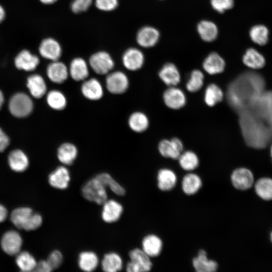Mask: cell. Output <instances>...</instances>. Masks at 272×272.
<instances>
[{"instance_id": "6da1fadb", "label": "cell", "mask_w": 272, "mask_h": 272, "mask_svg": "<svg viewBox=\"0 0 272 272\" xmlns=\"http://www.w3.org/2000/svg\"><path fill=\"white\" fill-rule=\"evenodd\" d=\"M257 92L236 107L248 109L241 112V127L248 144L262 148L272 140V91Z\"/></svg>"}, {"instance_id": "7a4b0ae2", "label": "cell", "mask_w": 272, "mask_h": 272, "mask_svg": "<svg viewBox=\"0 0 272 272\" xmlns=\"http://www.w3.org/2000/svg\"><path fill=\"white\" fill-rule=\"evenodd\" d=\"M10 219L18 229L26 231L34 230L41 226L42 217L40 214L33 212L28 207H21L15 209L11 213Z\"/></svg>"}, {"instance_id": "3957f363", "label": "cell", "mask_w": 272, "mask_h": 272, "mask_svg": "<svg viewBox=\"0 0 272 272\" xmlns=\"http://www.w3.org/2000/svg\"><path fill=\"white\" fill-rule=\"evenodd\" d=\"M81 194L86 200L99 205H102L108 199L106 187L95 176L84 184Z\"/></svg>"}, {"instance_id": "277c9868", "label": "cell", "mask_w": 272, "mask_h": 272, "mask_svg": "<svg viewBox=\"0 0 272 272\" xmlns=\"http://www.w3.org/2000/svg\"><path fill=\"white\" fill-rule=\"evenodd\" d=\"M129 80L124 72L111 71L106 75L105 86L107 91L113 95L125 93L129 87Z\"/></svg>"}, {"instance_id": "5b68a950", "label": "cell", "mask_w": 272, "mask_h": 272, "mask_svg": "<svg viewBox=\"0 0 272 272\" xmlns=\"http://www.w3.org/2000/svg\"><path fill=\"white\" fill-rule=\"evenodd\" d=\"M130 260L126 265L128 272H143L151 270L152 262L149 257L142 249L135 248L128 252Z\"/></svg>"}, {"instance_id": "8992f818", "label": "cell", "mask_w": 272, "mask_h": 272, "mask_svg": "<svg viewBox=\"0 0 272 272\" xmlns=\"http://www.w3.org/2000/svg\"><path fill=\"white\" fill-rule=\"evenodd\" d=\"M89 65L99 75H106L112 71L114 61L107 52L100 51L93 54L89 58Z\"/></svg>"}, {"instance_id": "52a82bcc", "label": "cell", "mask_w": 272, "mask_h": 272, "mask_svg": "<svg viewBox=\"0 0 272 272\" xmlns=\"http://www.w3.org/2000/svg\"><path fill=\"white\" fill-rule=\"evenodd\" d=\"M33 102L26 94L18 93L12 96L9 104L10 111L17 117L29 115L33 110Z\"/></svg>"}, {"instance_id": "ba28073f", "label": "cell", "mask_w": 272, "mask_h": 272, "mask_svg": "<svg viewBox=\"0 0 272 272\" xmlns=\"http://www.w3.org/2000/svg\"><path fill=\"white\" fill-rule=\"evenodd\" d=\"M80 91L85 99L91 101L101 100L104 94L103 85L95 78H88L82 82Z\"/></svg>"}, {"instance_id": "9c48e42d", "label": "cell", "mask_w": 272, "mask_h": 272, "mask_svg": "<svg viewBox=\"0 0 272 272\" xmlns=\"http://www.w3.org/2000/svg\"><path fill=\"white\" fill-rule=\"evenodd\" d=\"M163 101L170 109L177 110L185 106L186 97L184 92L177 86L169 87L163 94Z\"/></svg>"}, {"instance_id": "30bf717a", "label": "cell", "mask_w": 272, "mask_h": 272, "mask_svg": "<svg viewBox=\"0 0 272 272\" xmlns=\"http://www.w3.org/2000/svg\"><path fill=\"white\" fill-rule=\"evenodd\" d=\"M160 154L165 158L178 159L183 152V145L182 141L177 138L170 140H161L158 146Z\"/></svg>"}, {"instance_id": "8fae6325", "label": "cell", "mask_w": 272, "mask_h": 272, "mask_svg": "<svg viewBox=\"0 0 272 272\" xmlns=\"http://www.w3.org/2000/svg\"><path fill=\"white\" fill-rule=\"evenodd\" d=\"M101 217L106 223H113L120 219L123 212L122 205L113 199H107L102 205Z\"/></svg>"}, {"instance_id": "7c38bea8", "label": "cell", "mask_w": 272, "mask_h": 272, "mask_svg": "<svg viewBox=\"0 0 272 272\" xmlns=\"http://www.w3.org/2000/svg\"><path fill=\"white\" fill-rule=\"evenodd\" d=\"M20 234L14 230L6 232L1 239V246L4 252L10 255H17L20 252L22 245Z\"/></svg>"}, {"instance_id": "4fadbf2b", "label": "cell", "mask_w": 272, "mask_h": 272, "mask_svg": "<svg viewBox=\"0 0 272 272\" xmlns=\"http://www.w3.org/2000/svg\"><path fill=\"white\" fill-rule=\"evenodd\" d=\"M49 184L55 188L64 190L66 189L71 181V174L66 166H59L48 175Z\"/></svg>"}, {"instance_id": "5bb4252c", "label": "cell", "mask_w": 272, "mask_h": 272, "mask_svg": "<svg viewBox=\"0 0 272 272\" xmlns=\"http://www.w3.org/2000/svg\"><path fill=\"white\" fill-rule=\"evenodd\" d=\"M46 74L50 81L56 84L64 83L69 77L68 67L59 60L52 61L47 66Z\"/></svg>"}, {"instance_id": "9a60e30c", "label": "cell", "mask_w": 272, "mask_h": 272, "mask_svg": "<svg viewBox=\"0 0 272 272\" xmlns=\"http://www.w3.org/2000/svg\"><path fill=\"white\" fill-rule=\"evenodd\" d=\"M122 62L124 67L128 71H136L143 66L145 56L139 49L130 48L123 54Z\"/></svg>"}, {"instance_id": "2e32d148", "label": "cell", "mask_w": 272, "mask_h": 272, "mask_svg": "<svg viewBox=\"0 0 272 272\" xmlns=\"http://www.w3.org/2000/svg\"><path fill=\"white\" fill-rule=\"evenodd\" d=\"M253 175L249 169L246 168H239L234 170L231 175L232 185L239 190L250 188L253 184Z\"/></svg>"}, {"instance_id": "e0dca14e", "label": "cell", "mask_w": 272, "mask_h": 272, "mask_svg": "<svg viewBox=\"0 0 272 272\" xmlns=\"http://www.w3.org/2000/svg\"><path fill=\"white\" fill-rule=\"evenodd\" d=\"M39 52L43 58L53 61L59 60L62 50L60 45L56 40L47 38L41 42Z\"/></svg>"}, {"instance_id": "ac0fdd59", "label": "cell", "mask_w": 272, "mask_h": 272, "mask_svg": "<svg viewBox=\"0 0 272 272\" xmlns=\"http://www.w3.org/2000/svg\"><path fill=\"white\" fill-rule=\"evenodd\" d=\"M89 64L83 58H75L68 67L69 77L76 82H83L89 78Z\"/></svg>"}, {"instance_id": "d6986e66", "label": "cell", "mask_w": 272, "mask_h": 272, "mask_svg": "<svg viewBox=\"0 0 272 272\" xmlns=\"http://www.w3.org/2000/svg\"><path fill=\"white\" fill-rule=\"evenodd\" d=\"M160 38V33L155 28L145 26L141 28L137 34V41L139 45L144 48L155 46Z\"/></svg>"}, {"instance_id": "ffe728a7", "label": "cell", "mask_w": 272, "mask_h": 272, "mask_svg": "<svg viewBox=\"0 0 272 272\" xmlns=\"http://www.w3.org/2000/svg\"><path fill=\"white\" fill-rule=\"evenodd\" d=\"M77 147L71 142L61 144L57 150V157L58 161L64 166L72 165L78 156Z\"/></svg>"}, {"instance_id": "44dd1931", "label": "cell", "mask_w": 272, "mask_h": 272, "mask_svg": "<svg viewBox=\"0 0 272 272\" xmlns=\"http://www.w3.org/2000/svg\"><path fill=\"white\" fill-rule=\"evenodd\" d=\"M159 77L168 87L177 86L180 82L181 75L177 66L173 63H165L160 70Z\"/></svg>"}, {"instance_id": "7402d4cb", "label": "cell", "mask_w": 272, "mask_h": 272, "mask_svg": "<svg viewBox=\"0 0 272 272\" xmlns=\"http://www.w3.org/2000/svg\"><path fill=\"white\" fill-rule=\"evenodd\" d=\"M39 63L38 57L26 49L20 51L15 58L16 67L19 70L26 71L34 70Z\"/></svg>"}, {"instance_id": "603a6c76", "label": "cell", "mask_w": 272, "mask_h": 272, "mask_svg": "<svg viewBox=\"0 0 272 272\" xmlns=\"http://www.w3.org/2000/svg\"><path fill=\"white\" fill-rule=\"evenodd\" d=\"M224 59L215 52L210 53L204 59L202 67L209 75H215L222 73L225 68Z\"/></svg>"}, {"instance_id": "cb8c5ba5", "label": "cell", "mask_w": 272, "mask_h": 272, "mask_svg": "<svg viewBox=\"0 0 272 272\" xmlns=\"http://www.w3.org/2000/svg\"><path fill=\"white\" fill-rule=\"evenodd\" d=\"M192 265L197 272H214L218 267V263L212 259H209L206 251L200 249L196 257L192 260Z\"/></svg>"}, {"instance_id": "d4e9b609", "label": "cell", "mask_w": 272, "mask_h": 272, "mask_svg": "<svg viewBox=\"0 0 272 272\" xmlns=\"http://www.w3.org/2000/svg\"><path fill=\"white\" fill-rule=\"evenodd\" d=\"M162 246L161 238L153 234L145 236L142 241V249L150 257L158 256L162 251Z\"/></svg>"}, {"instance_id": "484cf974", "label": "cell", "mask_w": 272, "mask_h": 272, "mask_svg": "<svg viewBox=\"0 0 272 272\" xmlns=\"http://www.w3.org/2000/svg\"><path fill=\"white\" fill-rule=\"evenodd\" d=\"M77 263L81 270L90 272L96 269L99 263V259L95 252L85 250L79 254Z\"/></svg>"}, {"instance_id": "4316f807", "label": "cell", "mask_w": 272, "mask_h": 272, "mask_svg": "<svg viewBox=\"0 0 272 272\" xmlns=\"http://www.w3.org/2000/svg\"><path fill=\"white\" fill-rule=\"evenodd\" d=\"M150 124L149 119L144 112L136 111L132 112L127 119L128 127L136 133L145 131Z\"/></svg>"}, {"instance_id": "83f0119b", "label": "cell", "mask_w": 272, "mask_h": 272, "mask_svg": "<svg viewBox=\"0 0 272 272\" xmlns=\"http://www.w3.org/2000/svg\"><path fill=\"white\" fill-rule=\"evenodd\" d=\"M177 182V176L175 172L168 168L159 170L157 174V186L162 191H169L173 189Z\"/></svg>"}, {"instance_id": "f1b7e54d", "label": "cell", "mask_w": 272, "mask_h": 272, "mask_svg": "<svg viewBox=\"0 0 272 272\" xmlns=\"http://www.w3.org/2000/svg\"><path fill=\"white\" fill-rule=\"evenodd\" d=\"M123 260L120 255L115 252L105 253L101 260L102 269L105 272H117L123 268Z\"/></svg>"}, {"instance_id": "f546056e", "label": "cell", "mask_w": 272, "mask_h": 272, "mask_svg": "<svg viewBox=\"0 0 272 272\" xmlns=\"http://www.w3.org/2000/svg\"><path fill=\"white\" fill-rule=\"evenodd\" d=\"M27 86L31 94L36 98L42 97L47 91V86L44 79L38 74H34L28 77Z\"/></svg>"}, {"instance_id": "4dcf8cb0", "label": "cell", "mask_w": 272, "mask_h": 272, "mask_svg": "<svg viewBox=\"0 0 272 272\" xmlns=\"http://www.w3.org/2000/svg\"><path fill=\"white\" fill-rule=\"evenodd\" d=\"M10 168L13 171L21 172L25 171L29 166V160L26 154L21 150L12 151L8 157Z\"/></svg>"}, {"instance_id": "1f68e13d", "label": "cell", "mask_w": 272, "mask_h": 272, "mask_svg": "<svg viewBox=\"0 0 272 272\" xmlns=\"http://www.w3.org/2000/svg\"><path fill=\"white\" fill-rule=\"evenodd\" d=\"M197 30L200 38L206 42L214 41L218 35L217 25L209 20L200 21L197 25Z\"/></svg>"}, {"instance_id": "d6a6232c", "label": "cell", "mask_w": 272, "mask_h": 272, "mask_svg": "<svg viewBox=\"0 0 272 272\" xmlns=\"http://www.w3.org/2000/svg\"><path fill=\"white\" fill-rule=\"evenodd\" d=\"M46 102L52 109L61 111L67 105V99L65 95L58 90H52L46 95Z\"/></svg>"}, {"instance_id": "836d02e7", "label": "cell", "mask_w": 272, "mask_h": 272, "mask_svg": "<svg viewBox=\"0 0 272 272\" xmlns=\"http://www.w3.org/2000/svg\"><path fill=\"white\" fill-rule=\"evenodd\" d=\"M242 60L246 66L255 70L263 67L265 64L263 56L254 48H249L246 50Z\"/></svg>"}, {"instance_id": "e575fe53", "label": "cell", "mask_w": 272, "mask_h": 272, "mask_svg": "<svg viewBox=\"0 0 272 272\" xmlns=\"http://www.w3.org/2000/svg\"><path fill=\"white\" fill-rule=\"evenodd\" d=\"M182 189L187 195L196 193L202 186V181L200 177L193 173H188L183 177L182 180Z\"/></svg>"}, {"instance_id": "d590c367", "label": "cell", "mask_w": 272, "mask_h": 272, "mask_svg": "<svg viewBox=\"0 0 272 272\" xmlns=\"http://www.w3.org/2000/svg\"><path fill=\"white\" fill-rule=\"evenodd\" d=\"M224 92L217 84L211 83L207 86L204 93V101L210 107H213L222 101L224 98Z\"/></svg>"}, {"instance_id": "8d00e7d4", "label": "cell", "mask_w": 272, "mask_h": 272, "mask_svg": "<svg viewBox=\"0 0 272 272\" xmlns=\"http://www.w3.org/2000/svg\"><path fill=\"white\" fill-rule=\"evenodd\" d=\"M106 187L109 189L116 195L124 196L126 193L125 188L107 172H100L95 176Z\"/></svg>"}, {"instance_id": "74e56055", "label": "cell", "mask_w": 272, "mask_h": 272, "mask_svg": "<svg viewBox=\"0 0 272 272\" xmlns=\"http://www.w3.org/2000/svg\"><path fill=\"white\" fill-rule=\"evenodd\" d=\"M178 160L180 167L187 171L194 170L199 165V159L197 155L191 151L182 152Z\"/></svg>"}, {"instance_id": "f35d334b", "label": "cell", "mask_w": 272, "mask_h": 272, "mask_svg": "<svg viewBox=\"0 0 272 272\" xmlns=\"http://www.w3.org/2000/svg\"><path fill=\"white\" fill-rule=\"evenodd\" d=\"M17 255L16 264L22 271L34 270L37 262L32 254L27 251H22L19 252Z\"/></svg>"}, {"instance_id": "ab89813d", "label": "cell", "mask_w": 272, "mask_h": 272, "mask_svg": "<svg viewBox=\"0 0 272 272\" xmlns=\"http://www.w3.org/2000/svg\"><path fill=\"white\" fill-rule=\"evenodd\" d=\"M257 194L261 198L268 200L272 199V179L262 178L255 184Z\"/></svg>"}, {"instance_id": "60d3db41", "label": "cell", "mask_w": 272, "mask_h": 272, "mask_svg": "<svg viewBox=\"0 0 272 272\" xmlns=\"http://www.w3.org/2000/svg\"><path fill=\"white\" fill-rule=\"evenodd\" d=\"M204 75L199 70H193L186 83V90L191 93L198 91L202 87L204 84Z\"/></svg>"}, {"instance_id": "b9f144b4", "label": "cell", "mask_w": 272, "mask_h": 272, "mask_svg": "<svg viewBox=\"0 0 272 272\" xmlns=\"http://www.w3.org/2000/svg\"><path fill=\"white\" fill-rule=\"evenodd\" d=\"M250 37L255 43L260 45H265L268 41V30L262 25L253 26L250 31Z\"/></svg>"}, {"instance_id": "7bdbcfd3", "label": "cell", "mask_w": 272, "mask_h": 272, "mask_svg": "<svg viewBox=\"0 0 272 272\" xmlns=\"http://www.w3.org/2000/svg\"><path fill=\"white\" fill-rule=\"evenodd\" d=\"M52 270L59 267L62 263L63 256L61 252L57 249L51 251L49 254L46 260Z\"/></svg>"}, {"instance_id": "ee69618b", "label": "cell", "mask_w": 272, "mask_h": 272, "mask_svg": "<svg viewBox=\"0 0 272 272\" xmlns=\"http://www.w3.org/2000/svg\"><path fill=\"white\" fill-rule=\"evenodd\" d=\"M212 8L217 12L223 13L234 6V0H211Z\"/></svg>"}, {"instance_id": "f6af8a7d", "label": "cell", "mask_w": 272, "mask_h": 272, "mask_svg": "<svg viewBox=\"0 0 272 272\" xmlns=\"http://www.w3.org/2000/svg\"><path fill=\"white\" fill-rule=\"evenodd\" d=\"M118 0H95L96 7L103 11H111L118 6Z\"/></svg>"}, {"instance_id": "bcb514c9", "label": "cell", "mask_w": 272, "mask_h": 272, "mask_svg": "<svg viewBox=\"0 0 272 272\" xmlns=\"http://www.w3.org/2000/svg\"><path fill=\"white\" fill-rule=\"evenodd\" d=\"M92 2L93 0H74L71 4V10L77 14L85 12L89 9Z\"/></svg>"}, {"instance_id": "7dc6e473", "label": "cell", "mask_w": 272, "mask_h": 272, "mask_svg": "<svg viewBox=\"0 0 272 272\" xmlns=\"http://www.w3.org/2000/svg\"><path fill=\"white\" fill-rule=\"evenodd\" d=\"M34 270L39 272H50L53 270L46 260H42L37 263Z\"/></svg>"}, {"instance_id": "c3c4849f", "label": "cell", "mask_w": 272, "mask_h": 272, "mask_svg": "<svg viewBox=\"0 0 272 272\" xmlns=\"http://www.w3.org/2000/svg\"><path fill=\"white\" fill-rule=\"evenodd\" d=\"M9 143L10 141L8 137L0 128V152L4 151Z\"/></svg>"}, {"instance_id": "681fc988", "label": "cell", "mask_w": 272, "mask_h": 272, "mask_svg": "<svg viewBox=\"0 0 272 272\" xmlns=\"http://www.w3.org/2000/svg\"><path fill=\"white\" fill-rule=\"evenodd\" d=\"M8 216L7 209L2 205L0 204V223L4 222Z\"/></svg>"}, {"instance_id": "f907efd6", "label": "cell", "mask_w": 272, "mask_h": 272, "mask_svg": "<svg viewBox=\"0 0 272 272\" xmlns=\"http://www.w3.org/2000/svg\"><path fill=\"white\" fill-rule=\"evenodd\" d=\"M5 11L4 8L0 5V23L5 19Z\"/></svg>"}, {"instance_id": "816d5d0a", "label": "cell", "mask_w": 272, "mask_h": 272, "mask_svg": "<svg viewBox=\"0 0 272 272\" xmlns=\"http://www.w3.org/2000/svg\"><path fill=\"white\" fill-rule=\"evenodd\" d=\"M40 1L45 5H50L54 3L57 0H40Z\"/></svg>"}, {"instance_id": "f5cc1de1", "label": "cell", "mask_w": 272, "mask_h": 272, "mask_svg": "<svg viewBox=\"0 0 272 272\" xmlns=\"http://www.w3.org/2000/svg\"><path fill=\"white\" fill-rule=\"evenodd\" d=\"M4 100V95L2 91L0 90V109L1 108Z\"/></svg>"}, {"instance_id": "db71d44e", "label": "cell", "mask_w": 272, "mask_h": 272, "mask_svg": "<svg viewBox=\"0 0 272 272\" xmlns=\"http://www.w3.org/2000/svg\"><path fill=\"white\" fill-rule=\"evenodd\" d=\"M270 154H271V156L272 157V145L270 147Z\"/></svg>"}, {"instance_id": "11a10c76", "label": "cell", "mask_w": 272, "mask_h": 272, "mask_svg": "<svg viewBox=\"0 0 272 272\" xmlns=\"http://www.w3.org/2000/svg\"><path fill=\"white\" fill-rule=\"evenodd\" d=\"M270 239H271V241H272V232L270 234Z\"/></svg>"}]
</instances>
